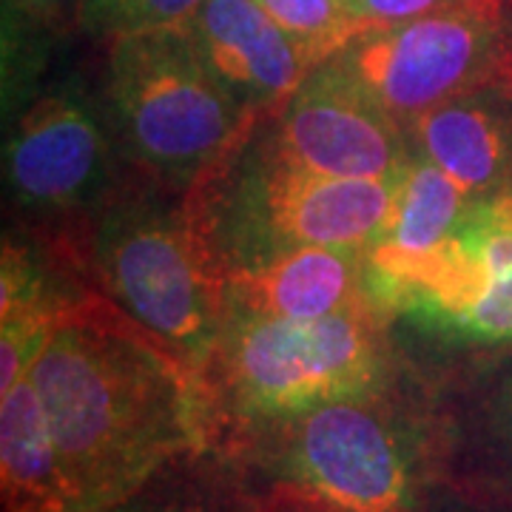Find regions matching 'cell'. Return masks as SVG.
<instances>
[{
    "label": "cell",
    "mask_w": 512,
    "mask_h": 512,
    "mask_svg": "<svg viewBox=\"0 0 512 512\" xmlns=\"http://www.w3.org/2000/svg\"><path fill=\"white\" fill-rule=\"evenodd\" d=\"M29 379L77 512L120 504L168 464L208 450L197 376L146 328H126L111 313L74 305Z\"/></svg>",
    "instance_id": "1"
},
{
    "label": "cell",
    "mask_w": 512,
    "mask_h": 512,
    "mask_svg": "<svg viewBox=\"0 0 512 512\" xmlns=\"http://www.w3.org/2000/svg\"><path fill=\"white\" fill-rule=\"evenodd\" d=\"M214 453L265 478V495L313 510H433L439 430L390 402V390L319 404L256 427Z\"/></svg>",
    "instance_id": "2"
},
{
    "label": "cell",
    "mask_w": 512,
    "mask_h": 512,
    "mask_svg": "<svg viewBox=\"0 0 512 512\" xmlns=\"http://www.w3.org/2000/svg\"><path fill=\"white\" fill-rule=\"evenodd\" d=\"M197 382L208 450H222L319 404L387 393L393 373L379 313L359 305L311 322L222 316L214 356Z\"/></svg>",
    "instance_id": "3"
},
{
    "label": "cell",
    "mask_w": 512,
    "mask_h": 512,
    "mask_svg": "<svg viewBox=\"0 0 512 512\" xmlns=\"http://www.w3.org/2000/svg\"><path fill=\"white\" fill-rule=\"evenodd\" d=\"M396 185L319 174L276 146L271 128L254 137L245 131L237 148L197 185L200 200L188 214L222 282L228 271L296 248L365 251L393 211Z\"/></svg>",
    "instance_id": "4"
},
{
    "label": "cell",
    "mask_w": 512,
    "mask_h": 512,
    "mask_svg": "<svg viewBox=\"0 0 512 512\" xmlns=\"http://www.w3.org/2000/svg\"><path fill=\"white\" fill-rule=\"evenodd\" d=\"M109 100L128 154L174 188H197L254 120L180 26L114 37Z\"/></svg>",
    "instance_id": "5"
},
{
    "label": "cell",
    "mask_w": 512,
    "mask_h": 512,
    "mask_svg": "<svg viewBox=\"0 0 512 512\" xmlns=\"http://www.w3.org/2000/svg\"><path fill=\"white\" fill-rule=\"evenodd\" d=\"M97 262L131 319L200 376L220 339L222 296L191 214L146 200L114 205L97 228Z\"/></svg>",
    "instance_id": "6"
},
{
    "label": "cell",
    "mask_w": 512,
    "mask_h": 512,
    "mask_svg": "<svg viewBox=\"0 0 512 512\" xmlns=\"http://www.w3.org/2000/svg\"><path fill=\"white\" fill-rule=\"evenodd\" d=\"M330 60L407 128L441 100L504 72L512 60V3L470 0L402 23L367 26Z\"/></svg>",
    "instance_id": "7"
},
{
    "label": "cell",
    "mask_w": 512,
    "mask_h": 512,
    "mask_svg": "<svg viewBox=\"0 0 512 512\" xmlns=\"http://www.w3.org/2000/svg\"><path fill=\"white\" fill-rule=\"evenodd\" d=\"M365 302L458 345H512V185L473 197L436 251L365 288Z\"/></svg>",
    "instance_id": "8"
},
{
    "label": "cell",
    "mask_w": 512,
    "mask_h": 512,
    "mask_svg": "<svg viewBox=\"0 0 512 512\" xmlns=\"http://www.w3.org/2000/svg\"><path fill=\"white\" fill-rule=\"evenodd\" d=\"M271 137L296 163L350 180L399 183L413 157L407 128L330 57L276 109Z\"/></svg>",
    "instance_id": "9"
},
{
    "label": "cell",
    "mask_w": 512,
    "mask_h": 512,
    "mask_svg": "<svg viewBox=\"0 0 512 512\" xmlns=\"http://www.w3.org/2000/svg\"><path fill=\"white\" fill-rule=\"evenodd\" d=\"M180 29L205 69L254 117L282 109L316 66L256 0H202Z\"/></svg>",
    "instance_id": "10"
},
{
    "label": "cell",
    "mask_w": 512,
    "mask_h": 512,
    "mask_svg": "<svg viewBox=\"0 0 512 512\" xmlns=\"http://www.w3.org/2000/svg\"><path fill=\"white\" fill-rule=\"evenodd\" d=\"M109 171L103 128L72 94H52L23 111L6 140V177L32 208L92 200Z\"/></svg>",
    "instance_id": "11"
},
{
    "label": "cell",
    "mask_w": 512,
    "mask_h": 512,
    "mask_svg": "<svg viewBox=\"0 0 512 512\" xmlns=\"http://www.w3.org/2000/svg\"><path fill=\"white\" fill-rule=\"evenodd\" d=\"M222 316L311 322L367 305L362 251L296 248L265 262L228 271L220 282Z\"/></svg>",
    "instance_id": "12"
},
{
    "label": "cell",
    "mask_w": 512,
    "mask_h": 512,
    "mask_svg": "<svg viewBox=\"0 0 512 512\" xmlns=\"http://www.w3.org/2000/svg\"><path fill=\"white\" fill-rule=\"evenodd\" d=\"M410 148L467 194L512 185V89L498 80L436 103L407 126Z\"/></svg>",
    "instance_id": "13"
},
{
    "label": "cell",
    "mask_w": 512,
    "mask_h": 512,
    "mask_svg": "<svg viewBox=\"0 0 512 512\" xmlns=\"http://www.w3.org/2000/svg\"><path fill=\"white\" fill-rule=\"evenodd\" d=\"M470 202L473 194H467L439 165L413 151L396 185L393 211L382 234L362 251V293L436 251L453 234Z\"/></svg>",
    "instance_id": "14"
},
{
    "label": "cell",
    "mask_w": 512,
    "mask_h": 512,
    "mask_svg": "<svg viewBox=\"0 0 512 512\" xmlns=\"http://www.w3.org/2000/svg\"><path fill=\"white\" fill-rule=\"evenodd\" d=\"M3 512H77L55 433L35 382L0 393Z\"/></svg>",
    "instance_id": "15"
},
{
    "label": "cell",
    "mask_w": 512,
    "mask_h": 512,
    "mask_svg": "<svg viewBox=\"0 0 512 512\" xmlns=\"http://www.w3.org/2000/svg\"><path fill=\"white\" fill-rule=\"evenodd\" d=\"M0 276V393H6L32 373L60 319L74 305L60 299L52 279L18 245H3Z\"/></svg>",
    "instance_id": "16"
},
{
    "label": "cell",
    "mask_w": 512,
    "mask_h": 512,
    "mask_svg": "<svg viewBox=\"0 0 512 512\" xmlns=\"http://www.w3.org/2000/svg\"><path fill=\"white\" fill-rule=\"evenodd\" d=\"M439 473L461 487L458 493L470 487L512 495V376L473 419L441 424Z\"/></svg>",
    "instance_id": "17"
},
{
    "label": "cell",
    "mask_w": 512,
    "mask_h": 512,
    "mask_svg": "<svg viewBox=\"0 0 512 512\" xmlns=\"http://www.w3.org/2000/svg\"><path fill=\"white\" fill-rule=\"evenodd\" d=\"M211 450L191 453L148 481L126 501L97 512H254V498L237 470Z\"/></svg>",
    "instance_id": "18"
},
{
    "label": "cell",
    "mask_w": 512,
    "mask_h": 512,
    "mask_svg": "<svg viewBox=\"0 0 512 512\" xmlns=\"http://www.w3.org/2000/svg\"><path fill=\"white\" fill-rule=\"evenodd\" d=\"M322 63L365 26L350 15L345 0H256Z\"/></svg>",
    "instance_id": "19"
},
{
    "label": "cell",
    "mask_w": 512,
    "mask_h": 512,
    "mask_svg": "<svg viewBox=\"0 0 512 512\" xmlns=\"http://www.w3.org/2000/svg\"><path fill=\"white\" fill-rule=\"evenodd\" d=\"M202 0H83L80 23L94 35H137L183 26Z\"/></svg>",
    "instance_id": "20"
},
{
    "label": "cell",
    "mask_w": 512,
    "mask_h": 512,
    "mask_svg": "<svg viewBox=\"0 0 512 512\" xmlns=\"http://www.w3.org/2000/svg\"><path fill=\"white\" fill-rule=\"evenodd\" d=\"M350 15L362 26H382V23H402V20L421 18L430 12H441L458 3L470 0H345Z\"/></svg>",
    "instance_id": "21"
},
{
    "label": "cell",
    "mask_w": 512,
    "mask_h": 512,
    "mask_svg": "<svg viewBox=\"0 0 512 512\" xmlns=\"http://www.w3.org/2000/svg\"><path fill=\"white\" fill-rule=\"evenodd\" d=\"M3 15L26 20L37 29H63L83 18V0H3Z\"/></svg>",
    "instance_id": "22"
},
{
    "label": "cell",
    "mask_w": 512,
    "mask_h": 512,
    "mask_svg": "<svg viewBox=\"0 0 512 512\" xmlns=\"http://www.w3.org/2000/svg\"><path fill=\"white\" fill-rule=\"evenodd\" d=\"M251 498H254V512H322L288 501V498H274V495H251Z\"/></svg>",
    "instance_id": "23"
},
{
    "label": "cell",
    "mask_w": 512,
    "mask_h": 512,
    "mask_svg": "<svg viewBox=\"0 0 512 512\" xmlns=\"http://www.w3.org/2000/svg\"><path fill=\"white\" fill-rule=\"evenodd\" d=\"M430 512H441V510H439V507H436V504H433V510H430Z\"/></svg>",
    "instance_id": "24"
}]
</instances>
